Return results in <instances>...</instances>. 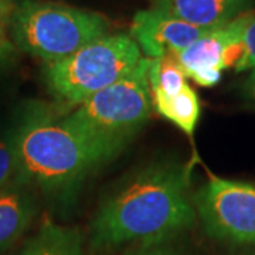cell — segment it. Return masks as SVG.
Instances as JSON below:
<instances>
[{"instance_id": "obj_11", "label": "cell", "mask_w": 255, "mask_h": 255, "mask_svg": "<svg viewBox=\"0 0 255 255\" xmlns=\"http://www.w3.org/2000/svg\"><path fill=\"white\" fill-rule=\"evenodd\" d=\"M156 112L170 121L189 137H193L201 114L200 100L196 91L186 84L173 95H150Z\"/></svg>"}, {"instance_id": "obj_18", "label": "cell", "mask_w": 255, "mask_h": 255, "mask_svg": "<svg viewBox=\"0 0 255 255\" xmlns=\"http://www.w3.org/2000/svg\"><path fill=\"white\" fill-rule=\"evenodd\" d=\"M17 48L13 46V43L10 40L6 41H0V67L6 65L16 57Z\"/></svg>"}, {"instance_id": "obj_14", "label": "cell", "mask_w": 255, "mask_h": 255, "mask_svg": "<svg viewBox=\"0 0 255 255\" xmlns=\"http://www.w3.org/2000/svg\"><path fill=\"white\" fill-rule=\"evenodd\" d=\"M21 182L17 147L13 133L0 137V191Z\"/></svg>"}, {"instance_id": "obj_7", "label": "cell", "mask_w": 255, "mask_h": 255, "mask_svg": "<svg viewBox=\"0 0 255 255\" xmlns=\"http://www.w3.org/2000/svg\"><path fill=\"white\" fill-rule=\"evenodd\" d=\"M254 13L246 11L228 24L213 28L180 53L174 54L187 78L201 87H213L221 80L226 65L227 47L244 38L246 28Z\"/></svg>"}, {"instance_id": "obj_13", "label": "cell", "mask_w": 255, "mask_h": 255, "mask_svg": "<svg viewBox=\"0 0 255 255\" xmlns=\"http://www.w3.org/2000/svg\"><path fill=\"white\" fill-rule=\"evenodd\" d=\"M147 81L150 95H173L183 90L186 84H189L187 77L174 54L150 58Z\"/></svg>"}, {"instance_id": "obj_8", "label": "cell", "mask_w": 255, "mask_h": 255, "mask_svg": "<svg viewBox=\"0 0 255 255\" xmlns=\"http://www.w3.org/2000/svg\"><path fill=\"white\" fill-rule=\"evenodd\" d=\"M213 28L196 27L162 10H139L130 24V38L143 51L146 58L177 54Z\"/></svg>"}, {"instance_id": "obj_19", "label": "cell", "mask_w": 255, "mask_h": 255, "mask_svg": "<svg viewBox=\"0 0 255 255\" xmlns=\"http://www.w3.org/2000/svg\"><path fill=\"white\" fill-rule=\"evenodd\" d=\"M244 92H246V95L248 98L255 101V70H253V73L250 74V77L247 80Z\"/></svg>"}, {"instance_id": "obj_12", "label": "cell", "mask_w": 255, "mask_h": 255, "mask_svg": "<svg viewBox=\"0 0 255 255\" xmlns=\"http://www.w3.org/2000/svg\"><path fill=\"white\" fill-rule=\"evenodd\" d=\"M20 255H84L78 230L46 221L27 241Z\"/></svg>"}, {"instance_id": "obj_17", "label": "cell", "mask_w": 255, "mask_h": 255, "mask_svg": "<svg viewBox=\"0 0 255 255\" xmlns=\"http://www.w3.org/2000/svg\"><path fill=\"white\" fill-rule=\"evenodd\" d=\"M128 255H183L173 247L166 246L164 243H156L149 246H142L139 250Z\"/></svg>"}, {"instance_id": "obj_10", "label": "cell", "mask_w": 255, "mask_h": 255, "mask_svg": "<svg viewBox=\"0 0 255 255\" xmlns=\"http://www.w3.org/2000/svg\"><path fill=\"white\" fill-rule=\"evenodd\" d=\"M36 211L34 199L24 182L13 183L0 191V251L7 250L26 233Z\"/></svg>"}, {"instance_id": "obj_3", "label": "cell", "mask_w": 255, "mask_h": 255, "mask_svg": "<svg viewBox=\"0 0 255 255\" xmlns=\"http://www.w3.org/2000/svg\"><path fill=\"white\" fill-rule=\"evenodd\" d=\"M149 64L150 58L142 57L124 78L74 107L64 117L74 130L100 150L107 162L118 155L149 119L152 110Z\"/></svg>"}, {"instance_id": "obj_4", "label": "cell", "mask_w": 255, "mask_h": 255, "mask_svg": "<svg viewBox=\"0 0 255 255\" xmlns=\"http://www.w3.org/2000/svg\"><path fill=\"white\" fill-rule=\"evenodd\" d=\"M108 28L110 20L97 11L51 0H16L9 38L17 50L50 64L108 34Z\"/></svg>"}, {"instance_id": "obj_9", "label": "cell", "mask_w": 255, "mask_h": 255, "mask_svg": "<svg viewBox=\"0 0 255 255\" xmlns=\"http://www.w3.org/2000/svg\"><path fill=\"white\" fill-rule=\"evenodd\" d=\"M253 0H153L159 9L201 28H219L246 13Z\"/></svg>"}, {"instance_id": "obj_6", "label": "cell", "mask_w": 255, "mask_h": 255, "mask_svg": "<svg viewBox=\"0 0 255 255\" xmlns=\"http://www.w3.org/2000/svg\"><path fill=\"white\" fill-rule=\"evenodd\" d=\"M194 206L210 237L255 246V184L211 176L196 193Z\"/></svg>"}, {"instance_id": "obj_16", "label": "cell", "mask_w": 255, "mask_h": 255, "mask_svg": "<svg viewBox=\"0 0 255 255\" xmlns=\"http://www.w3.org/2000/svg\"><path fill=\"white\" fill-rule=\"evenodd\" d=\"M16 0H0V41L9 38V24Z\"/></svg>"}, {"instance_id": "obj_1", "label": "cell", "mask_w": 255, "mask_h": 255, "mask_svg": "<svg viewBox=\"0 0 255 255\" xmlns=\"http://www.w3.org/2000/svg\"><path fill=\"white\" fill-rule=\"evenodd\" d=\"M187 189V167L176 162L146 166L101 203L91 224L92 246H149L189 230L197 213Z\"/></svg>"}, {"instance_id": "obj_5", "label": "cell", "mask_w": 255, "mask_h": 255, "mask_svg": "<svg viewBox=\"0 0 255 255\" xmlns=\"http://www.w3.org/2000/svg\"><path fill=\"white\" fill-rule=\"evenodd\" d=\"M142 51L127 34H105L57 63L44 64L50 94L65 107H77L129 74Z\"/></svg>"}, {"instance_id": "obj_15", "label": "cell", "mask_w": 255, "mask_h": 255, "mask_svg": "<svg viewBox=\"0 0 255 255\" xmlns=\"http://www.w3.org/2000/svg\"><path fill=\"white\" fill-rule=\"evenodd\" d=\"M238 73L246 70H255V13L250 20L244 33V55L236 67Z\"/></svg>"}, {"instance_id": "obj_2", "label": "cell", "mask_w": 255, "mask_h": 255, "mask_svg": "<svg viewBox=\"0 0 255 255\" xmlns=\"http://www.w3.org/2000/svg\"><path fill=\"white\" fill-rule=\"evenodd\" d=\"M21 182L47 193L74 189L105 157L44 102H31L13 132Z\"/></svg>"}]
</instances>
